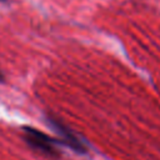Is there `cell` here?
<instances>
[{
  "instance_id": "4",
  "label": "cell",
  "mask_w": 160,
  "mask_h": 160,
  "mask_svg": "<svg viewBox=\"0 0 160 160\" xmlns=\"http://www.w3.org/2000/svg\"><path fill=\"white\" fill-rule=\"evenodd\" d=\"M0 1H6V0H0Z\"/></svg>"
},
{
  "instance_id": "1",
  "label": "cell",
  "mask_w": 160,
  "mask_h": 160,
  "mask_svg": "<svg viewBox=\"0 0 160 160\" xmlns=\"http://www.w3.org/2000/svg\"><path fill=\"white\" fill-rule=\"evenodd\" d=\"M22 132H24L22 138H24L25 142L35 152H38L48 159H51V160L60 159L61 152L56 145L60 142L56 138H51L32 126H24Z\"/></svg>"
},
{
  "instance_id": "3",
  "label": "cell",
  "mask_w": 160,
  "mask_h": 160,
  "mask_svg": "<svg viewBox=\"0 0 160 160\" xmlns=\"http://www.w3.org/2000/svg\"><path fill=\"white\" fill-rule=\"evenodd\" d=\"M4 81V75H2V72H0V82H2Z\"/></svg>"
},
{
  "instance_id": "2",
  "label": "cell",
  "mask_w": 160,
  "mask_h": 160,
  "mask_svg": "<svg viewBox=\"0 0 160 160\" xmlns=\"http://www.w3.org/2000/svg\"><path fill=\"white\" fill-rule=\"evenodd\" d=\"M48 122L54 129V131H56V134L59 136L56 139L59 140V142L61 145H65V146L70 148L72 151H75L78 154H86V151H88L86 145L80 140V138L78 135L74 134L72 130H70L66 125L60 122L54 116H48Z\"/></svg>"
}]
</instances>
